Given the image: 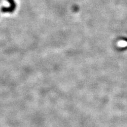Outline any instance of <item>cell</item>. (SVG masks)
Listing matches in <instances>:
<instances>
[]
</instances>
